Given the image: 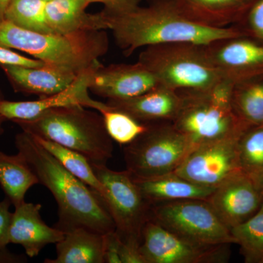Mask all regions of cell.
<instances>
[{
  "instance_id": "60d3db41",
  "label": "cell",
  "mask_w": 263,
  "mask_h": 263,
  "mask_svg": "<svg viewBox=\"0 0 263 263\" xmlns=\"http://www.w3.org/2000/svg\"><path fill=\"white\" fill-rule=\"evenodd\" d=\"M249 1H252V0H249Z\"/></svg>"
},
{
  "instance_id": "5bb4252c",
  "label": "cell",
  "mask_w": 263,
  "mask_h": 263,
  "mask_svg": "<svg viewBox=\"0 0 263 263\" xmlns=\"http://www.w3.org/2000/svg\"><path fill=\"white\" fill-rule=\"evenodd\" d=\"M158 81L146 67L135 64L99 65L90 77L89 89L108 100L134 98L159 86Z\"/></svg>"
},
{
  "instance_id": "8992f818",
  "label": "cell",
  "mask_w": 263,
  "mask_h": 263,
  "mask_svg": "<svg viewBox=\"0 0 263 263\" xmlns=\"http://www.w3.org/2000/svg\"><path fill=\"white\" fill-rule=\"evenodd\" d=\"M202 45L178 42L147 46L138 62L160 85L175 91L210 89L224 80L209 61Z\"/></svg>"
},
{
  "instance_id": "4dcf8cb0",
  "label": "cell",
  "mask_w": 263,
  "mask_h": 263,
  "mask_svg": "<svg viewBox=\"0 0 263 263\" xmlns=\"http://www.w3.org/2000/svg\"><path fill=\"white\" fill-rule=\"evenodd\" d=\"M0 65L23 67H41L46 65L41 60L31 59L13 51L11 48L0 46Z\"/></svg>"
},
{
  "instance_id": "9c48e42d",
  "label": "cell",
  "mask_w": 263,
  "mask_h": 263,
  "mask_svg": "<svg viewBox=\"0 0 263 263\" xmlns=\"http://www.w3.org/2000/svg\"><path fill=\"white\" fill-rule=\"evenodd\" d=\"M91 165L106 189L105 205L115 224L116 233L122 242L141 245L142 230L150 219L151 204L127 171H114L107 164Z\"/></svg>"
},
{
  "instance_id": "ffe728a7",
  "label": "cell",
  "mask_w": 263,
  "mask_h": 263,
  "mask_svg": "<svg viewBox=\"0 0 263 263\" xmlns=\"http://www.w3.org/2000/svg\"><path fill=\"white\" fill-rule=\"evenodd\" d=\"M89 3L86 0H50L46 2V17L52 32L71 33L107 30L102 12L86 11Z\"/></svg>"
},
{
  "instance_id": "2e32d148",
  "label": "cell",
  "mask_w": 263,
  "mask_h": 263,
  "mask_svg": "<svg viewBox=\"0 0 263 263\" xmlns=\"http://www.w3.org/2000/svg\"><path fill=\"white\" fill-rule=\"evenodd\" d=\"M41 209V204L24 202L12 214L9 243L22 246L29 257H36L46 246L56 245L65 236V232L45 223Z\"/></svg>"
},
{
  "instance_id": "7402d4cb",
  "label": "cell",
  "mask_w": 263,
  "mask_h": 263,
  "mask_svg": "<svg viewBox=\"0 0 263 263\" xmlns=\"http://www.w3.org/2000/svg\"><path fill=\"white\" fill-rule=\"evenodd\" d=\"M105 235L76 228L65 232L63 239L56 243L57 255L45 263H105Z\"/></svg>"
},
{
  "instance_id": "3957f363",
  "label": "cell",
  "mask_w": 263,
  "mask_h": 263,
  "mask_svg": "<svg viewBox=\"0 0 263 263\" xmlns=\"http://www.w3.org/2000/svg\"><path fill=\"white\" fill-rule=\"evenodd\" d=\"M0 46L28 53L46 65L79 75L100 65L109 49L105 30L71 33H39L0 23Z\"/></svg>"
},
{
  "instance_id": "7c38bea8",
  "label": "cell",
  "mask_w": 263,
  "mask_h": 263,
  "mask_svg": "<svg viewBox=\"0 0 263 263\" xmlns=\"http://www.w3.org/2000/svg\"><path fill=\"white\" fill-rule=\"evenodd\" d=\"M223 80L233 83L263 75V43L237 36L202 45Z\"/></svg>"
},
{
  "instance_id": "277c9868",
  "label": "cell",
  "mask_w": 263,
  "mask_h": 263,
  "mask_svg": "<svg viewBox=\"0 0 263 263\" xmlns=\"http://www.w3.org/2000/svg\"><path fill=\"white\" fill-rule=\"evenodd\" d=\"M81 105L51 109L29 121L15 122L33 136L56 142L85 156L91 164H107L113 140L101 114Z\"/></svg>"
},
{
  "instance_id": "1f68e13d",
  "label": "cell",
  "mask_w": 263,
  "mask_h": 263,
  "mask_svg": "<svg viewBox=\"0 0 263 263\" xmlns=\"http://www.w3.org/2000/svg\"><path fill=\"white\" fill-rule=\"evenodd\" d=\"M91 3H101L105 8L103 11L108 14H122L136 9L142 0H86Z\"/></svg>"
},
{
  "instance_id": "ba28073f",
  "label": "cell",
  "mask_w": 263,
  "mask_h": 263,
  "mask_svg": "<svg viewBox=\"0 0 263 263\" xmlns=\"http://www.w3.org/2000/svg\"><path fill=\"white\" fill-rule=\"evenodd\" d=\"M150 219L199 245L235 243L230 229L205 200L190 199L152 204Z\"/></svg>"
},
{
  "instance_id": "52a82bcc",
  "label": "cell",
  "mask_w": 263,
  "mask_h": 263,
  "mask_svg": "<svg viewBox=\"0 0 263 263\" xmlns=\"http://www.w3.org/2000/svg\"><path fill=\"white\" fill-rule=\"evenodd\" d=\"M146 124V130L124 146L126 171L136 179L175 172L193 149L187 138L172 122Z\"/></svg>"
},
{
  "instance_id": "44dd1931",
  "label": "cell",
  "mask_w": 263,
  "mask_h": 263,
  "mask_svg": "<svg viewBox=\"0 0 263 263\" xmlns=\"http://www.w3.org/2000/svg\"><path fill=\"white\" fill-rule=\"evenodd\" d=\"M133 179L151 205L190 199L207 200L216 189L200 186L175 172L148 179Z\"/></svg>"
},
{
  "instance_id": "484cf974",
  "label": "cell",
  "mask_w": 263,
  "mask_h": 263,
  "mask_svg": "<svg viewBox=\"0 0 263 263\" xmlns=\"http://www.w3.org/2000/svg\"><path fill=\"white\" fill-rule=\"evenodd\" d=\"M91 108L101 114L109 136L119 145L129 144L146 129L147 124L138 122L129 114L107 103L95 100Z\"/></svg>"
},
{
  "instance_id": "d590c367",
  "label": "cell",
  "mask_w": 263,
  "mask_h": 263,
  "mask_svg": "<svg viewBox=\"0 0 263 263\" xmlns=\"http://www.w3.org/2000/svg\"><path fill=\"white\" fill-rule=\"evenodd\" d=\"M27 262L26 256L10 252L7 249H0V263H24Z\"/></svg>"
},
{
  "instance_id": "30bf717a",
  "label": "cell",
  "mask_w": 263,
  "mask_h": 263,
  "mask_svg": "<svg viewBox=\"0 0 263 263\" xmlns=\"http://www.w3.org/2000/svg\"><path fill=\"white\" fill-rule=\"evenodd\" d=\"M228 245H199L149 219L142 230L140 249L146 263H219L229 259Z\"/></svg>"
},
{
  "instance_id": "f546056e",
  "label": "cell",
  "mask_w": 263,
  "mask_h": 263,
  "mask_svg": "<svg viewBox=\"0 0 263 263\" xmlns=\"http://www.w3.org/2000/svg\"><path fill=\"white\" fill-rule=\"evenodd\" d=\"M232 27L242 36L263 43V0H252L239 20Z\"/></svg>"
},
{
  "instance_id": "5b68a950",
  "label": "cell",
  "mask_w": 263,
  "mask_h": 263,
  "mask_svg": "<svg viewBox=\"0 0 263 263\" xmlns=\"http://www.w3.org/2000/svg\"><path fill=\"white\" fill-rule=\"evenodd\" d=\"M232 86V83L224 81L210 89L178 90L181 106L172 122L187 138L193 149L210 142L240 136L251 127L235 115L231 104Z\"/></svg>"
},
{
  "instance_id": "d6a6232c",
  "label": "cell",
  "mask_w": 263,
  "mask_h": 263,
  "mask_svg": "<svg viewBox=\"0 0 263 263\" xmlns=\"http://www.w3.org/2000/svg\"><path fill=\"white\" fill-rule=\"evenodd\" d=\"M12 205L8 197L0 201V249H7L9 245V229L12 214L10 207Z\"/></svg>"
},
{
  "instance_id": "ac0fdd59",
  "label": "cell",
  "mask_w": 263,
  "mask_h": 263,
  "mask_svg": "<svg viewBox=\"0 0 263 263\" xmlns=\"http://www.w3.org/2000/svg\"><path fill=\"white\" fill-rule=\"evenodd\" d=\"M0 67L15 91L37 95L40 98L60 92L79 76L70 71L47 65L36 68L5 65Z\"/></svg>"
},
{
  "instance_id": "f35d334b",
  "label": "cell",
  "mask_w": 263,
  "mask_h": 263,
  "mask_svg": "<svg viewBox=\"0 0 263 263\" xmlns=\"http://www.w3.org/2000/svg\"><path fill=\"white\" fill-rule=\"evenodd\" d=\"M4 100V97H3V93L0 91V101L1 100ZM6 121V119H5L4 117H3L1 114H0V136L3 134L4 133V128H3V124Z\"/></svg>"
},
{
  "instance_id": "9a60e30c",
  "label": "cell",
  "mask_w": 263,
  "mask_h": 263,
  "mask_svg": "<svg viewBox=\"0 0 263 263\" xmlns=\"http://www.w3.org/2000/svg\"><path fill=\"white\" fill-rule=\"evenodd\" d=\"M99 65L81 73L70 86L56 94L32 101H8L4 99L0 101V114L6 120L16 122L32 120L51 109L74 105L90 108L95 101L89 95L90 77Z\"/></svg>"
},
{
  "instance_id": "b9f144b4",
  "label": "cell",
  "mask_w": 263,
  "mask_h": 263,
  "mask_svg": "<svg viewBox=\"0 0 263 263\" xmlns=\"http://www.w3.org/2000/svg\"><path fill=\"white\" fill-rule=\"evenodd\" d=\"M262 263H263V261H262Z\"/></svg>"
},
{
  "instance_id": "836d02e7",
  "label": "cell",
  "mask_w": 263,
  "mask_h": 263,
  "mask_svg": "<svg viewBox=\"0 0 263 263\" xmlns=\"http://www.w3.org/2000/svg\"><path fill=\"white\" fill-rule=\"evenodd\" d=\"M122 240L116 231L105 235L104 260L105 263H122L119 250Z\"/></svg>"
},
{
  "instance_id": "8fae6325",
  "label": "cell",
  "mask_w": 263,
  "mask_h": 263,
  "mask_svg": "<svg viewBox=\"0 0 263 263\" xmlns=\"http://www.w3.org/2000/svg\"><path fill=\"white\" fill-rule=\"evenodd\" d=\"M240 136L195 147L175 173L200 186L217 187L242 172L238 152Z\"/></svg>"
},
{
  "instance_id": "f1b7e54d",
  "label": "cell",
  "mask_w": 263,
  "mask_h": 263,
  "mask_svg": "<svg viewBox=\"0 0 263 263\" xmlns=\"http://www.w3.org/2000/svg\"><path fill=\"white\" fill-rule=\"evenodd\" d=\"M238 152L242 172L252 175L263 169V124L251 126L242 133Z\"/></svg>"
},
{
  "instance_id": "d4e9b609",
  "label": "cell",
  "mask_w": 263,
  "mask_h": 263,
  "mask_svg": "<svg viewBox=\"0 0 263 263\" xmlns=\"http://www.w3.org/2000/svg\"><path fill=\"white\" fill-rule=\"evenodd\" d=\"M32 136L37 143L51 154L65 169L81 180L85 184L87 185L99 197H101L105 204L106 189L95 174L91 162L85 156L76 151L62 146L56 142L33 135Z\"/></svg>"
},
{
  "instance_id": "cb8c5ba5",
  "label": "cell",
  "mask_w": 263,
  "mask_h": 263,
  "mask_svg": "<svg viewBox=\"0 0 263 263\" xmlns=\"http://www.w3.org/2000/svg\"><path fill=\"white\" fill-rule=\"evenodd\" d=\"M231 104L242 122L249 126L263 124V75L233 83Z\"/></svg>"
},
{
  "instance_id": "4316f807",
  "label": "cell",
  "mask_w": 263,
  "mask_h": 263,
  "mask_svg": "<svg viewBox=\"0 0 263 263\" xmlns=\"http://www.w3.org/2000/svg\"><path fill=\"white\" fill-rule=\"evenodd\" d=\"M43 0H12L5 20L21 28L39 33H52Z\"/></svg>"
},
{
  "instance_id": "e575fe53",
  "label": "cell",
  "mask_w": 263,
  "mask_h": 263,
  "mask_svg": "<svg viewBox=\"0 0 263 263\" xmlns=\"http://www.w3.org/2000/svg\"><path fill=\"white\" fill-rule=\"evenodd\" d=\"M138 243L131 242L121 243L119 256L122 263H146Z\"/></svg>"
},
{
  "instance_id": "74e56055",
  "label": "cell",
  "mask_w": 263,
  "mask_h": 263,
  "mask_svg": "<svg viewBox=\"0 0 263 263\" xmlns=\"http://www.w3.org/2000/svg\"><path fill=\"white\" fill-rule=\"evenodd\" d=\"M12 0H0V23L5 21V13Z\"/></svg>"
},
{
  "instance_id": "4fadbf2b",
  "label": "cell",
  "mask_w": 263,
  "mask_h": 263,
  "mask_svg": "<svg viewBox=\"0 0 263 263\" xmlns=\"http://www.w3.org/2000/svg\"><path fill=\"white\" fill-rule=\"evenodd\" d=\"M206 201L230 230L258 212L263 196L252 176L240 172L217 186Z\"/></svg>"
},
{
  "instance_id": "e0dca14e",
  "label": "cell",
  "mask_w": 263,
  "mask_h": 263,
  "mask_svg": "<svg viewBox=\"0 0 263 263\" xmlns=\"http://www.w3.org/2000/svg\"><path fill=\"white\" fill-rule=\"evenodd\" d=\"M181 102L177 91L159 85L134 98L108 100L106 103L146 124L173 122L179 112Z\"/></svg>"
},
{
  "instance_id": "d6986e66",
  "label": "cell",
  "mask_w": 263,
  "mask_h": 263,
  "mask_svg": "<svg viewBox=\"0 0 263 263\" xmlns=\"http://www.w3.org/2000/svg\"><path fill=\"white\" fill-rule=\"evenodd\" d=\"M184 18L201 27L224 29L236 23L249 0H173Z\"/></svg>"
},
{
  "instance_id": "8d00e7d4",
  "label": "cell",
  "mask_w": 263,
  "mask_h": 263,
  "mask_svg": "<svg viewBox=\"0 0 263 263\" xmlns=\"http://www.w3.org/2000/svg\"><path fill=\"white\" fill-rule=\"evenodd\" d=\"M251 176L253 178L254 181H255L257 187L259 188V191L261 192L263 196V169L256 174L251 175Z\"/></svg>"
},
{
  "instance_id": "7a4b0ae2",
  "label": "cell",
  "mask_w": 263,
  "mask_h": 263,
  "mask_svg": "<svg viewBox=\"0 0 263 263\" xmlns=\"http://www.w3.org/2000/svg\"><path fill=\"white\" fill-rule=\"evenodd\" d=\"M148 6L138 7L122 14L105 17L118 47L129 57L140 48L178 42L208 44L220 38L242 36L234 27L212 29L184 18L173 0H148Z\"/></svg>"
},
{
  "instance_id": "603a6c76",
  "label": "cell",
  "mask_w": 263,
  "mask_h": 263,
  "mask_svg": "<svg viewBox=\"0 0 263 263\" xmlns=\"http://www.w3.org/2000/svg\"><path fill=\"white\" fill-rule=\"evenodd\" d=\"M38 183L37 176L23 156L0 152V186L12 205L17 207L25 202L26 194Z\"/></svg>"
},
{
  "instance_id": "83f0119b",
  "label": "cell",
  "mask_w": 263,
  "mask_h": 263,
  "mask_svg": "<svg viewBox=\"0 0 263 263\" xmlns=\"http://www.w3.org/2000/svg\"><path fill=\"white\" fill-rule=\"evenodd\" d=\"M235 243L247 263H262L263 203L258 212L239 226L230 230Z\"/></svg>"
},
{
  "instance_id": "6da1fadb",
  "label": "cell",
  "mask_w": 263,
  "mask_h": 263,
  "mask_svg": "<svg viewBox=\"0 0 263 263\" xmlns=\"http://www.w3.org/2000/svg\"><path fill=\"white\" fill-rule=\"evenodd\" d=\"M15 145L39 183L49 190L56 200L58 221L55 228L63 232L84 228L103 235L116 231L103 199L65 169L32 135L22 130L15 136Z\"/></svg>"
},
{
  "instance_id": "ab89813d",
  "label": "cell",
  "mask_w": 263,
  "mask_h": 263,
  "mask_svg": "<svg viewBox=\"0 0 263 263\" xmlns=\"http://www.w3.org/2000/svg\"><path fill=\"white\" fill-rule=\"evenodd\" d=\"M43 1L48 2V1H50V0H43Z\"/></svg>"
}]
</instances>
